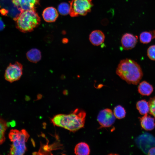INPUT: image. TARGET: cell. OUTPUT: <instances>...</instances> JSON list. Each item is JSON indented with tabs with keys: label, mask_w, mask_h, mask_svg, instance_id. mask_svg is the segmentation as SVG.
Listing matches in <instances>:
<instances>
[{
	"label": "cell",
	"mask_w": 155,
	"mask_h": 155,
	"mask_svg": "<svg viewBox=\"0 0 155 155\" xmlns=\"http://www.w3.org/2000/svg\"><path fill=\"white\" fill-rule=\"evenodd\" d=\"M142 127L145 130L151 131L155 127V119L147 114L141 117H139Z\"/></svg>",
	"instance_id": "cell-13"
},
{
	"label": "cell",
	"mask_w": 155,
	"mask_h": 155,
	"mask_svg": "<svg viewBox=\"0 0 155 155\" xmlns=\"http://www.w3.org/2000/svg\"><path fill=\"white\" fill-rule=\"evenodd\" d=\"M138 37L129 33H126L122 36L121 44L123 48L125 50L134 48L137 42Z\"/></svg>",
	"instance_id": "cell-9"
},
{
	"label": "cell",
	"mask_w": 155,
	"mask_h": 155,
	"mask_svg": "<svg viewBox=\"0 0 155 155\" xmlns=\"http://www.w3.org/2000/svg\"><path fill=\"white\" fill-rule=\"evenodd\" d=\"M113 113L116 118L121 119L125 117L126 112L123 107L120 105H118L115 107Z\"/></svg>",
	"instance_id": "cell-20"
},
{
	"label": "cell",
	"mask_w": 155,
	"mask_h": 155,
	"mask_svg": "<svg viewBox=\"0 0 155 155\" xmlns=\"http://www.w3.org/2000/svg\"><path fill=\"white\" fill-rule=\"evenodd\" d=\"M86 115L84 111L77 108L69 114L57 115L51 121L55 125L75 132L84 126Z\"/></svg>",
	"instance_id": "cell-1"
},
{
	"label": "cell",
	"mask_w": 155,
	"mask_h": 155,
	"mask_svg": "<svg viewBox=\"0 0 155 155\" xmlns=\"http://www.w3.org/2000/svg\"><path fill=\"white\" fill-rule=\"evenodd\" d=\"M26 57L30 61L36 63L40 60L41 54L38 49L34 48L30 49L26 53Z\"/></svg>",
	"instance_id": "cell-16"
},
{
	"label": "cell",
	"mask_w": 155,
	"mask_h": 155,
	"mask_svg": "<svg viewBox=\"0 0 155 155\" xmlns=\"http://www.w3.org/2000/svg\"><path fill=\"white\" fill-rule=\"evenodd\" d=\"M102 22V24L104 25H106L108 23V21L107 20H103Z\"/></svg>",
	"instance_id": "cell-26"
},
{
	"label": "cell",
	"mask_w": 155,
	"mask_h": 155,
	"mask_svg": "<svg viewBox=\"0 0 155 155\" xmlns=\"http://www.w3.org/2000/svg\"><path fill=\"white\" fill-rule=\"evenodd\" d=\"M70 5L69 14L73 17L86 15L91 11L93 4L92 0H72Z\"/></svg>",
	"instance_id": "cell-5"
},
{
	"label": "cell",
	"mask_w": 155,
	"mask_h": 155,
	"mask_svg": "<svg viewBox=\"0 0 155 155\" xmlns=\"http://www.w3.org/2000/svg\"><path fill=\"white\" fill-rule=\"evenodd\" d=\"M44 20L47 22H55L58 16V12L54 7H51L46 8L43 11L42 14Z\"/></svg>",
	"instance_id": "cell-11"
},
{
	"label": "cell",
	"mask_w": 155,
	"mask_h": 155,
	"mask_svg": "<svg viewBox=\"0 0 155 155\" xmlns=\"http://www.w3.org/2000/svg\"><path fill=\"white\" fill-rule=\"evenodd\" d=\"M22 11L12 0H0V12L2 15L15 21Z\"/></svg>",
	"instance_id": "cell-6"
},
{
	"label": "cell",
	"mask_w": 155,
	"mask_h": 155,
	"mask_svg": "<svg viewBox=\"0 0 155 155\" xmlns=\"http://www.w3.org/2000/svg\"><path fill=\"white\" fill-rule=\"evenodd\" d=\"M153 89L152 86L145 81L140 82L138 87V92L143 96H149L152 93Z\"/></svg>",
	"instance_id": "cell-14"
},
{
	"label": "cell",
	"mask_w": 155,
	"mask_h": 155,
	"mask_svg": "<svg viewBox=\"0 0 155 155\" xmlns=\"http://www.w3.org/2000/svg\"><path fill=\"white\" fill-rule=\"evenodd\" d=\"M23 74V65L18 62L10 63L7 67L4 75L5 79L12 83L20 79Z\"/></svg>",
	"instance_id": "cell-7"
},
{
	"label": "cell",
	"mask_w": 155,
	"mask_h": 155,
	"mask_svg": "<svg viewBox=\"0 0 155 155\" xmlns=\"http://www.w3.org/2000/svg\"><path fill=\"white\" fill-rule=\"evenodd\" d=\"M147 55L151 60L155 61V44L150 46L147 50Z\"/></svg>",
	"instance_id": "cell-22"
},
{
	"label": "cell",
	"mask_w": 155,
	"mask_h": 155,
	"mask_svg": "<svg viewBox=\"0 0 155 155\" xmlns=\"http://www.w3.org/2000/svg\"><path fill=\"white\" fill-rule=\"evenodd\" d=\"M136 106L137 110L142 115L147 114L149 112V103L145 100L138 101L136 103Z\"/></svg>",
	"instance_id": "cell-17"
},
{
	"label": "cell",
	"mask_w": 155,
	"mask_h": 155,
	"mask_svg": "<svg viewBox=\"0 0 155 155\" xmlns=\"http://www.w3.org/2000/svg\"><path fill=\"white\" fill-rule=\"evenodd\" d=\"M151 31L153 36V38H155V30Z\"/></svg>",
	"instance_id": "cell-27"
},
{
	"label": "cell",
	"mask_w": 155,
	"mask_h": 155,
	"mask_svg": "<svg viewBox=\"0 0 155 155\" xmlns=\"http://www.w3.org/2000/svg\"><path fill=\"white\" fill-rule=\"evenodd\" d=\"M12 0L13 1H16V0Z\"/></svg>",
	"instance_id": "cell-28"
},
{
	"label": "cell",
	"mask_w": 155,
	"mask_h": 155,
	"mask_svg": "<svg viewBox=\"0 0 155 155\" xmlns=\"http://www.w3.org/2000/svg\"><path fill=\"white\" fill-rule=\"evenodd\" d=\"M148 103L150 108L149 113L155 118V96L150 98Z\"/></svg>",
	"instance_id": "cell-23"
},
{
	"label": "cell",
	"mask_w": 155,
	"mask_h": 155,
	"mask_svg": "<svg viewBox=\"0 0 155 155\" xmlns=\"http://www.w3.org/2000/svg\"><path fill=\"white\" fill-rule=\"evenodd\" d=\"M148 154L149 155H155V147L150 149L148 152Z\"/></svg>",
	"instance_id": "cell-24"
},
{
	"label": "cell",
	"mask_w": 155,
	"mask_h": 155,
	"mask_svg": "<svg viewBox=\"0 0 155 155\" xmlns=\"http://www.w3.org/2000/svg\"><path fill=\"white\" fill-rule=\"evenodd\" d=\"M29 137V134L25 129L11 130L9 134V137L12 142L9 154H24L27 150L26 144Z\"/></svg>",
	"instance_id": "cell-3"
},
{
	"label": "cell",
	"mask_w": 155,
	"mask_h": 155,
	"mask_svg": "<svg viewBox=\"0 0 155 155\" xmlns=\"http://www.w3.org/2000/svg\"><path fill=\"white\" fill-rule=\"evenodd\" d=\"M5 25L2 20L0 17V31L2 30L5 28Z\"/></svg>",
	"instance_id": "cell-25"
},
{
	"label": "cell",
	"mask_w": 155,
	"mask_h": 155,
	"mask_svg": "<svg viewBox=\"0 0 155 155\" xmlns=\"http://www.w3.org/2000/svg\"><path fill=\"white\" fill-rule=\"evenodd\" d=\"M116 74L122 80L129 84L137 85L143 76L140 65L130 59L121 60L116 70Z\"/></svg>",
	"instance_id": "cell-2"
},
{
	"label": "cell",
	"mask_w": 155,
	"mask_h": 155,
	"mask_svg": "<svg viewBox=\"0 0 155 155\" xmlns=\"http://www.w3.org/2000/svg\"><path fill=\"white\" fill-rule=\"evenodd\" d=\"M74 153L77 155H89L90 153L89 146L85 142H80L76 145L74 148Z\"/></svg>",
	"instance_id": "cell-15"
},
{
	"label": "cell",
	"mask_w": 155,
	"mask_h": 155,
	"mask_svg": "<svg viewBox=\"0 0 155 155\" xmlns=\"http://www.w3.org/2000/svg\"><path fill=\"white\" fill-rule=\"evenodd\" d=\"M7 123L2 118H0V145L5 141V131L7 128Z\"/></svg>",
	"instance_id": "cell-19"
},
{
	"label": "cell",
	"mask_w": 155,
	"mask_h": 155,
	"mask_svg": "<svg viewBox=\"0 0 155 155\" xmlns=\"http://www.w3.org/2000/svg\"><path fill=\"white\" fill-rule=\"evenodd\" d=\"M39 0H16L13 1L22 11L35 9L39 4Z\"/></svg>",
	"instance_id": "cell-10"
},
{
	"label": "cell",
	"mask_w": 155,
	"mask_h": 155,
	"mask_svg": "<svg viewBox=\"0 0 155 155\" xmlns=\"http://www.w3.org/2000/svg\"><path fill=\"white\" fill-rule=\"evenodd\" d=\"M15 21L18 29L27 32L32 31L39 25L40 18L35 9H33L22 11Z\"/></svg>",
	"instance_id": "cell-4"
},
{
	"label": "cell",
	"mask_w": 155,
	"mask_h": 155,
	"mask_svg": "<svg viewBox=\"0 0 155 155\" xmlns=\"http://www.w3.org/2000/svg\"><path fill=\"white\" fill-rule=\"evenodd\" d=\"M97 119L100 127H108L114 123L115 117L111 109L106 108L100 112Z\"/></svg>",
	"instance_id": "cell-8"
},
{
	"label": "cell",
	"mask_w": 155,
	"mask_h": 155,
	"mask_svg": "<svg viewBox=\"0 0 155 155\" xmlns=\"http://www.w3.org/2000/svg\"><path fill=\"white\" fill-rule=\"evenodd\" d=\"M58 9L59 13L61 15H67L69 14L70 12V5L66 3H61L59 5Z\"/></svg>",
	"instance_id": "cell-21"
},
{
	"label": "cell",
	"mask_w": 155,
	"mask_h": 155,
	"mask_svg": "<svg viewBox=\"0 0 155 155\" xmlns=\"http://www.w3.org/2000/svg\"><path fill=\"white\" fill-rule=\"evenodd\" d=\"M139 39L140 42L144 44L150 43L153 39L151 31H145L142 32L140 35Z\"/></svg>",
	"instance_id": "cell-18"
},
{
	"label": "cell",
	"mask_w": 155,
	"mask_h": 155,
	"mask_svg": "<svg viewBox=\"0 0 155 155\" xmlns=\"http://www.w3.org/2000/svg\"><path fill=\"white\" fill-rule=\"evenodd\" d=\"M105 36L104 33L99 30H96L92 31L89 35V39L90 42L93 45L99 46L104 42Z\"/></svg>",
	"instance_id": "cell-12"
}]
</instances>
